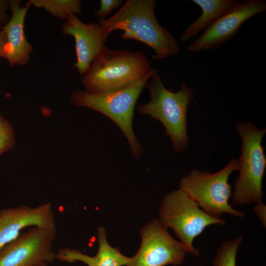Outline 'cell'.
I'll return each mask as SVG.
<instances>
[{"mask_svg":"<svg viewBox=\"0 0 266 266\" xmlns=\"http://www.w3.org/2000/svg\"><path fill=\"white\" fill-rule=\"evenodd\" d=\"M156 0H128L108 19H100L99 23L110 33L123 31L119 35L123 39H132L150 47L155 60L177 55L179 44L171 33L158 22L155 14Z\"/></svg>","mask_w":266,"mask_h":266,"instance_id":"cell-1","label":"cell"},{"mask_svg":"<svg viewBox=\"0 0 266 266\" xmlns=\"http://www.w3.org/2000/svg\"><path fill=\"white\" fill-rule=\"evenodd\" d=\"M151 68V62L141 52L105 46L93 61L81 83L87 92L107 93L137 82Z\"/></svg>","mask_w":266,"mask_h":266,"instance_id":"cell-2","label":"cell"},{"mask_svg":"<svg viewBox=\"0 0 266 266\" xmlns=\"http://www.w3.org/2000/svg\"><path fill=\"white\" fill-rule=\"evenodd\" d=\"M150 95V101L137 107V112L147 114L160 121L165 128L177 153L184 151L188 145L187 115L193 99V89L182 81L178 91L172 92L164 86L158 71L146 85Z\"/></svg>","mask_w":266,"mask_h":266,"instance_id":"cell-3","label":"cell"},{"mask_svg":"<svg viewBox=\"0 0 266 266\" xmlns=\"http://www.w3.org/2000/svg\"><path fill=\"white\" fill-rule=\"evenodd\" d=\"M157 71L156 68H152L137 82L107 93L93 94L74 90L71 93L70 99L75 106L94 109L115 123L127 138L133 156L138 159L143 149L133 130L134 109L144 87Z\"/></svg>","mask_w":266,"mask_h":266,"instance_id":"cell-4","label":"cell"},{"mask_svg":"<svg viewBox=\"0 0 266 266\" xmlns=\"http://www.w3.org/2000/svg\"><path fill=\"white\" fill-rule=\"evenodd\" d=\"M236 130L242 139L241 154L238 161L239 176L233 194L236 205L261 202L262 181L266 166L262 138L266 129H259L250 122L239 123Z\"/></svg>","mask_w":266,"mask_h":266,"instance_id":"cell-5","label":"cell"},{"mask_svg":"<svg viewBox=\"0 0 266 266\" xmlns=\"http://www.w3.org/2000/svg\"><path fill=\"white\" fill-rule=\"evenodd\" d=\"M159 216L161 223L166 229H172L187 252L195 256H199L200 251L193 246L195 238L208 226L226 224L223 219L212 217L205 212L193 199L180 189L164 197Z\"/></svg>","mask_w":266,"mask_h":266,"instance_id":"cell-6","label":"cell"},{"mask_svg":"<svg viewBox=\"0 0 266 266\" xmlns=\"http://www.w3.org/2000/svg\"><path fill=\"white\" fill-rule=\"evenodd\" d=\"M238 161L234 158L223 168L214 173L192 170L183 177L179 188L210 216L220 218L223 213L238 217L245 216V212L232 208L228 202L232 195L231 186L228 180L231 174L238 170Z\"/></svg>","mask_w":266,"mask_h":266,"instance_id":"cell-7","label":"cell"},{"mask_svg":"<svg viewBox=\"0 0 266 266\" xmlns=\"http://www.w3.org/2000/svg\"><path fill=\"white\" fill-rule=\"evenodd\" d=\"M266 11V0H235L188 45L187 49L196 53L216 49L235 36L246 21Z\"/></svg>","mask_w":266,"mask_h":266,"instance_id":"cell-8","label":"cell"},{"mask_svg":"<svg viewBox=\"0 0 266 266\" xmlns=\"http://www.w3.org/2000/svg\"><path fill=\"white\" fill-rule=\"evenodd\" d=\"M141 243L136 254L126 266H179L187 253L180 241L174 239L159 220H153L140 231Z\"/></svg>","mask_w":266,"mask_h":266,"instance_id":"cell-9","label":"cell"},{"mask_svg":"<svg viewBox=\"0 0 266 266\" xmlns=\"http://www.w3.org/2000/svg\"><path fill=\"white\" fill-rule=\"evenodd\" d=\"M56 229L33 227L0 251V266H38L54 261Z\"/></svg>","mask_w":266,"mask_h":266,"instance_id":"cell-10","label":"cell"},{"mask_svg":"<svg viewBox=\"0 0 266 266\" xmlns=\"http://www.w3.org/2000/svg\"><path fill=\"white\" fill-rule=\"evenodd\" d=\"M61 31L64 35L73 37L76 55L73 67L80 74L84 75L94 59L105 47L109 33L99 23L85 24L73 14L65 20Z\"/></svg>","mask_w":266,"mask_h":266,"instance_id":"cell-11","label":"cell"},{"mask_svg":"<svg viewBox=\"0 0 266 266\" xmlns=\"http://www.w3.org/2000/svg\"><path fill=\"white\" fill-rule=\"evenodd\" d=\"M33 226L56 229L52 204L50 202L32 207L26 205L0 210V251L17 238L24 228Z\"/></svg>","mask_w":266,"mask_h":266,"instance_id":"cell-12","label":"cell"},{"mask_svg":"<svg viewBox=\"0 0 266 266\" xmlns=\"http://www.w3.org/2000/svg\"><path fill=\"white\" fill-rule=\"evenodd\" d=\"M21 1L9 0L11 16L6 24L2 27L7 39V48L5 59L11 66H25L29 62L33 50L28 41L24 31V23L28 10L31 5L30 0L24 6Z\"/></svg>","mask_w":266,"mask_h":266,"instance_id":"cell-13","label":"cell"},{"mask_svg":"<svg viewBox=\"0 0 266 266\" xmlns=\"http://www.w3.org/2000/svg\"><path fill=\"white\" fill-rule=\"evenodd\" d=\"M97 235L99 248L95 255L90 256L79 250L66 247L59 249L55 259L68 263L80 261L88 266H126L130 258L122 254L118 247H112L108 243L103 227L98 228Z\"/></svg>","mask_w":266,"mask_h":266,"instance_id":"cell-14","label":"cell"},{"mask_svg":"<svg viewBox=\"0 0 266 266\" xmlns=\"http://www.w3.org/2000/svg\"><path fill=\"white\" fill-rule=\"evenodd\" d=\"M199 6L201 13L182 32L180 40L187 42L204 31L235 2L234 0H192Z\"/></svg>","mask_w":266,"mask_h":266,"instance_id":"cell-15","label":"cell"},{"mask_svg":"<svg viewBox=\"0 0 266 266\" xmlns=\"http://www.w3.org/2000/svg\"><path fill=\"white\" fill-rule=\"evenodd\" d=\"M31 5L43 8L57 18L66 20L70 15H77L81 11L80 0H31Z\"/></svg>","mask_w":266,"mask_h":266,"instance_id":"cell-16","label":"cell"},{"mask_svg":"<svg viewBox=\"0 0 266 266\" xmlns=\"http://www.w3.org/2000/svg\"><path fill=\"white\" fill-rule=\"evenodd\" d=\"M242 240V236L240 235L223 243L217 249L213 266H236L237 252Z\"/></svg>","mask_w":266,"mask_h":266,"instance_id":"cell-17","label":"cell"},{"mask_svg":"<svg viewBox=\"0 0 266 266\" xmlns=\"http://www.w3.org/2000/svg\"><path fill=\"white\" fill-rule=\"evenodd\" d=\"M14 144L13 129L0 113V155L10 150Z\"/></svg>","mask_w":266,"mask_h":266,"instance_id":"cell-18","label":"cell"},{"mask_svg":"<svg viewBox=\"0 0 266 266\" xmlns=\"http://www.w3.org/2000/svg\"><path fill=\"white\" fill-rule=\"evenodd\" d=\"M122 0H101L99 9L95 10V15L101 18L109 15L111 12L119 7L122 3Z\"/></svg>","mask_w":266,"mask_h":266,"instance_id":"cell-19","label":"cell"},{"mask_svg":"<svg viewBox=\"0 0 266 266\" xmlns=\"http://www.w3.org/2000/svg\"><path fill=\"white\" fill-rule=\"evenodd\" d=\"M9 9V0H0V26L3 27L9 20L7 13Z\"/></svg>","mask_w":266,"mask_h":266,"instance_id":"cell-20","label":"cell"},{"mask_svg":"<svg viewBox=\"0 0 266 266\" xmlns=\"http://www.w3.org/2000/svg\"><path fill=\"white\" fill-rule=\"evenodd\" d=\"M254 212L266 228V206L262 202L257 203L254 208Z\"/></svg>","mask_w":266,"mask_h":266,"instance_id":"cell-21","label":"cell"},{"mask_svg":"<svg viewBox=\"0 0 266 266\" xmlns=\"http://www.w3.org/2000/svg\"><path fill=\"white\" fill-rule=\"evenodd\" d=\"M7 39L5 32L0 31V57L5 58L7 48Z\"/></svg>","mask_w":266,"mask_h":266,"instance_id":"cell-22","label":"cell"},{"mask_svg":"<svg viewBox=\"0 0 266 266\" xmlns=\"http://www.w3.org/2000/svg\"><path fill=\"white\" fill-rule=\"evenodd\" d=\"M38 266H48V265L46 263H44V264H42L41 265H39Z\"/></svg>","mask_w":266,"mask_h":266,"instance_id":"cell-23","label":"cell"}]
</instances>
